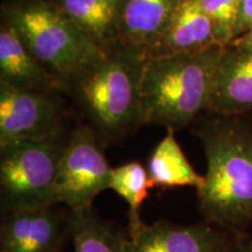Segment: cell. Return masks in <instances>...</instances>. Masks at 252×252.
Returning a JSON list of instances; mask_svg holds the SVG:
<instances>
[{
	"label": "cell",
	"instance_id": "1",
	"mask_svg": "<svg viewBox=\"0 0 252 252\" xmlns=\"http://www.w3.org/2000/svg\"><path fill=\"white\" fill-rule=\"evenodd\" d=\"M196 133L207 160L198 206L208 222L229 229L252 223V127L237 116H217Z\"/></svg>",
	"mask_w": 252,
	"mask_h": 252
},
{
	"label": "cell",
	"instance_id": "2",
	"mask_svg": "<svg viewBox=\"0 0 252 252\" xmlns=\"http://www.w3.org/2000/svg\"><path fill=\"white\" fill-rule=\"evenodd\" d=\"M224 48L145 59L140 82L144 124L176 130L208 111Z\"/></svg>",
	"mask_w": 252,
	"mask_h": 252
},
{
	"label": "cell",
	"instance_id": "3",
	"mask_svg": "<svg viewBox=\"0 0 252 252\" xmlns=\"http://www.w3.org/2000/svg\"><path fill=\"white\" fill-rule=\"evenodd\" d=\"M2 17L59 81L74 82L110 50L90 40L56 1L12 0L2 8Z\"/></svg>",
	"mask_w": 252,
	"mask_h": 252
},
{
	"label": "cell",
	"instance_id": "4",
	"mask_svg": "<svg viewBox=\"0 0 252 252\" xmlns=\"http://www.w3.org/2000/svg\"><path fill=\"white\" fill-rule=\"evenodd\" d=\"M144 61L143 56L118 43L74 81L88 117L108 137H122L144 124L140 94Z\"/></svg>",
	"mask_w": 252,
	"mask_h": 252
},
{
	"label": "cell",
	"instance_id": "5",
	"mask_svg": "<svg viewBox=\"0 0 252 252\" xmlns=\"http://www.w3.org/2000/svg\"><path fill=\"white\" fill-rule=\"evenodd\" d=\"M65 143L56 135L0 146L1 204L8 213L58 206L55 185Z\"/></svg>",
	"mask_w": 252,
	"mask_h": 252
},
{
	"label": "cell",
	"instance_id": "6",
	"mask_svg": "<svg viewBox=\"0 0 252 252\" xmlns=\"http://www.w3.org/2000/svg\"><path fill=\"white\" fill-rule=\"evenodd\" d=\"M111 172L94 132L86 125L78 126L60 159L56 203L67 207L69 213L91 209L96 196L110 189Z\"/></svg>",
	"mask_w": 252,
	"mask_h": 252
},
{
	"label": "cell",
	"instance_id": "7",
	"mask_svg": "<svg viewBox=\"0 0 252 252\" xmlns=\"http://www.w3.org/2000/svg\"><path fill=\"white\" fill-rule=\"evenodd\" d=\"M61 106L43 90L0 81V146L61 134Z\"/></svg>",
	"mask_w": 252,
	"mask_h": 252
},
{
	"label": "cell",
	"instance_id": "8",
	"mask_svg": "<svg viewBox=\"0 0 252 252\" xmlns=\"http://www.w3.org/2000/svg\"><path fill=\"white\" fill-rule=\"evenodd\" d=\"M234 247L210 222L182 225L160 220L125 237L122 252H231Z\"/></svg>",
	"mask_w": 252,
	"mask_h": 252
},
{
	"label": "cell",
	"instance_id": "9",
	"mask_svg": "<svg viewBox=\"0 0 252 252\" xmlns=\"http://www.w3.org/2000/svg\"><path fill=\"white\" fill-rule=\"evenodd\" d=\"M68 229L56 206L12 212L1 225L0 252H58Z\"/></svg>",
	"mask_w": 252,
	"mask_h": 252
},
{
	"label": "cell",
	"instance_id": "10",
	"mask_svg": "<svg viewBox=\"0 0 252 252\" xmlns=\"http://www.w3.org/2000/svg\"><path fill=\"white\" fill-rule=\"evenodd\" d=\"M252 110V47L229 45L217 67L208 112L232 117Z\"/></svg>",
	"mask_w": 252,
	"mask_h": 252
},
{
	"label": "cell",
	"instance_id": "11",
	"mask_svg": "<svg viewBox=\"0 0 252 252\" xmlns=\"http://www.w3.org/2000/svg\"><path fill=\"white\" fill-rule=\"evenodd\" d=\"M180 0H122L118 43L147 58Z\"/></svg>",
	"mask_w": 252,
	"mask_h": 252
},
{
	"label": "cell",
	"instance_id": "12",
	"mask_svg": "<svg viewBox=\"0 0 252 252\" xmlns=\"http://www.w3.org/2000/svg\"><path fill=\"white\" fill-rule=\"evenodd\" d=\"M215 46L220 45L215 40L213 24L200 0H180L168 26L146 59L201 52Z\"/></svg>",
	"mask_w": 252,
	"mask_h": 252
},
{
	"label": "cell",
	"instance_id": "13",
	"mask_svg": "<svg viewBox=\"0 0 252 252\" xmlns=\"http://www.w3.org/2000/svg\"><path fill=\"white\" fill-rule=\"evenodd\" d=\"M41 64L8 24L0 30V81L27 89L43 90L60 81Z\"/></svg>",
	"mask_w": 252,
	"mask_h": 252
},
{
	"label": "cell",
	"instance_id": "14",
	"mask_svg": "<svg viewBox=\"0 0 252 252\" xmlns=\"http://www.w3.org/2000/svg\"><path fill=\"white\" fill-rule=\"evenodd\" d=\"M56 4L96 45H118L122 0H58Z\"/></svg>",
	"mask_w": 252,
	"mask_h": 252
},
{
	"label": "cell",
	"instance_id": "15",
	"mask_svg": "<svg viewBox=\"0 0 252 252\" xmlns=\"http://www.w3.org/2000/svg\"><path fill=\"white\" fill-rule=\"evenodd\" d=\"M173 128L154 147L147 161V173L152 188L195 187L196 190L204 184V175L198 174L186 158L175 139Z\"/></svg>",
	"mask_w": 252,
	"mask_h": 252
},
{
	"label": "cell",
	"instance_id": "16",
	"mask_svg": "<svg viewBox=\"0 0 252 252\" xmlns=\"http://www.w3.org/2000/svg\"><path fill=\"white\" fill-rule=\"evenodd\" d=\"M68 226L74 252H122L125 237L115 225L100 219L93 208L69 213Z\"/></svg>",
	"mask_w": 252,
	"mask_h": 252
},
{
	"label": "cell",
	"instance_id": "17",
	"mask_svg": "<svg viewBox=\"0 0 252 252\" xmlns=\"http://www.w3.org/2000/svg\"><path fill=\"white\" fill-rule=\"evenodd\" d=\"M151 186L146 167L132 161L112 167L110 189L119 195L128 206V235L138 231L144 224L140 219V208L149 196Z\"/></svg>",
	"mask_w": 252,
	"mask_h": 252
},
{
	"label": "cell",
	"instance_id": "18",
	"mask_svg": "<svg viewBox=\"0 0 252 252\" xmlns=\"http://www.w3.org/2000/svg\"><path fill=\"white\" fill-rule=\"evenodd\" d=\"M242 0H200L212 21L217 45L226 47L234 41V31Z\"/></svg>",
	"mask_w": 252,
	"mask_h": 252
},
{
	"label": "cell",
	"instance_id": "19",
	"mask_svg": "<svg viewBox=\"0 0 252 252\" xmlns=\"http://www.w3.org/2000/svg\"><path fill=\"white\" fill-rule=\"evenodd\" d=\"M252 30V0H242L234 31V40Z\"/></svg>",
	"mask_w": 252,
	"mask_h": 252
},
{
	"label": "cell",
	"instance_id": "20",
	"mask_svg": "<svg viewBox=\"0 0 252 252\" xmlns=\"http://www.w3.org/2000/svg\"><path fill=\"white\" fill-rule=\"evenodd\" d=\"M230 45L238 47H252V30L232 41Z\"/></svg>",
	"mask_w": 252,
	"mask_h": 252
},
{
	"label": "cell",
	"instance_id": "21",
	"mask_svg": "<svg viewBox=\"0 0 252 252\" xmlns=\"http://www.w3.org/2000/svg\"><path fill=\"white\" fill-rule=\"evenodd\" d=\"M231 252H252V241L235 244Z\"/></svg>",
	"mask_w": 252,
	"mask_h": 252
}]
</instances>
